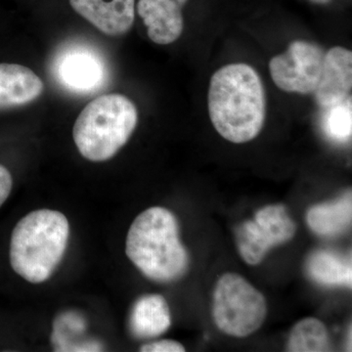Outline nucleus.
<instances>
[{
	"label": "nucleus",
	"mask_w": 352,
	"mask_h": 352,
	"mask_svg": "<svg viewBox=\"0 0 352 352\" xmlns=\"http://www.w3.org/2000/svg\"><path fill=\"white\" fill-rule=\"evenodd\" d=\"M208 113L214 129L230 142L252 141L263 129L265 94L261 76L247 64H230L212 75Z\"/></svg>",
	"instance_id": "nucleus-1"
},
{
	"label": "nucleus",
	"mask_w": 352,
	"mask_h": 352,
	"mask_svg": "<svg viewBox=\"0 0 352 352\" xmlns=\"http://www.w3.org/2000/svg\"><path fill=\"white\" fill-rule=\"evenodd\" d=\"M126 252L144 276L159 283L175 282L188 270V252L180 242L177 220L164 208H148L134 219Z\"/></svg>",
	"instance_id": "nucleus-2"
},
{
	"label": "nucleus",
	"mask_w": 352,
	"mask_h": 352,
	"mask_svg": "<svg viewBox=\"0 0 352 352\" xmlns=\"http://www.w3.org/2000/svg\"><path fill=\"white\" fill-rule=\"evenodd\" d=\"M69 237V221L62 212L47 208L30 212L14 227L11 267L30 283L47 281L64 258Z\"/></svg>",
	"instance_id": "nucleus-3"
},
{
	"label": "nucleus",
	"mask_w": 352,
	"mask_h": 352,
	"mask_svg": "<svg viewBox=\"0 0 352 352\" xmlns=\"http://www.w3.org/2000/svg\"><path fill=\"white\" fill-rule=\"evenodd\" d=\"M138 122V109L126 96L102 95L89 102L78 115L74 124V141L88 161L106 162L126 144Z\"/></svg>",
	"instance_id": "nucleus-4"
},
{
	"label": "nucleus",
	"mask_w": 352,
	"mask_h": 352,
	"mask_svg": "<svg viewBox=\"0 0 352 352\" xmlns=\"http://www.w3.org/2000/svg\"><path fill=\"white\" fill-rule=\"evenodd\" d=\"M215 325L231 337L245 338L263 326L267 305L261 292L245 278L226 273L219 278L214 293Z\"/></svg>",
	"instance_id": "nucleus-5"
},
{
	"label": "nucleus",
	"mask_w": 352,
	"mask_h": 352,
	"mask_svg": "<svg viewBox=\"0 0 352 352\" xmlns=\"http://www.w3.org/2000/svg\"><path fill=\"white\" fill-rule=\"evenodd\" d=\"M296 231V223L284 206H267L236 230L238 250L245 263L256 265L273 247L293 239Z\"/></svg>",
	"instance_id": "nucleus-6"
},
{
	"label": "nucleus",
	"mask_w": 352,
	"mask_h": 352,
	"mask_svg": "<svg viewBox=\"0 0 352 352\" xmlns=\"http://www.w3.org/2000/svg\"><path fill=\"white\" fill-rule=\"evenodd\" d=\"M325 53L318 44L296 41L288 50L271 59L270 76L286 92L314 94L320 82Z\"/></svg>",
	"instance_id": "nucleus-7"
},
{
	"label": "nucleus",
	"mask_w": 352,
	"mask_h": 352,
	"mask_svg": "<svg viewBox=\"0 0 352 352\" xmlns=\"http://www.w3.org/2000/svg\"><path fill=\"white\" fill-rule=\"evenodd\" d=\"M58 82L76 94L99 91L108 80V69L96 50L74 44L60 51L53 64Z\"/></svg>",
	"instance_id": "nucleus-8"
},
{
	"label": "nucleus",
	"mask_w": 352,
	"mask_h": 352,
	"mask_svg": "<svg viewBox=\"0 0 352 352\" xmlns=\"http://www.w3.org/2000/svg\"><path fill=\"white\" fill-rule=\"evenodd\" d=\"M72 12L98 31L120 36L131 31L136 16V0H64Z\"/></svg>",
	"instance_id": "nucleus-9"
},
{
	"label": "nucleus",
	"mask_w": 352,
	"mask_h": 352,
	"mask_svg": "<svg viewBox=\"0 0 352 352\" xmlns=\"http://www.w3.org/2000/svg\"><path fill=\"white\" fill-rule=\"evenodd\" d=\"M188 0H136V13L147 27L153 43H175L184 30L183 8Z\"/></svg>",
	"instance_id": "nucleus-10"
},
{
	"label": "nucleus",
	"mask_w": 352,
	"mask_h": 352,
	"mask_svg": "<svg viewBox=\"0 0 352 352\" xmlns=\"http://www.w3.org/2000/svg\"><path fill=\"white\" fill-rule=\"evenodd\" d=\"M352 87V52L336 46L324 58L320 82L315 90L319 105L330 108L346 101Z\"/></svg>",
	"instance_id": "nucleus-11"
},
{
	"label": "nucleus",
	"mask_w": 352,
	"mask_h": 352,
	"mask_svg": "<svg viewBox=\"0 0 352 352\" xmlns=\"http://www.w3.org/2000/svg\"><path fill=\"white\" fill-rule=\"evenodd\" d=\"M43 89V80L31 69L20 64L0 63V110L32 103Z\"/></svg>",
	"instance_id": "nucleus-12"
},
{
	"label": "nucleus",
	"mask_w": 352,
	"mask_h": 352,
	"mask_svg": "<svg viewBox=\"0 0 352 352\" xmlns=\"http://www.w3.org/2000/svg\"><path fill=\"white\" fill-rule=\"evenodd\" d=\"M170 325V307L164 296H141L131 308L129 327L136 339H154L166 333Z\"/></svg>",
	"instance_id": "nucleus-13"
},
{
	"label": "nucleus",
	"mask_w": 352,
	"mask_h": 352,
	"mask_svg": "<svg viewBox=\"0 0 352 352\" xmlns=\"http://www.w3.org/2000/svg\"><path fill=\"white\" fill-rule=\"evenodd\" d=\"M351 194L347 193L333 203L314 206L308 210L307 224L312 231L321 236L339 235L351 224Z\"/></svg>",
	"instance_id": "nucleus-14"
},
{
	"label": "nucleus",
	"mask_w": 352,
	"mask_h": 352,
	"mask_svg": "<svg viewBox=\"0 0 352 352\" xmlns=\"http://www.w3.org/2000/svg\"><path fill=\"white\" fill-rule=\"evenodd\" d=\"M310 276L319 284L326 286L351 287V258L329 251L315 252L307 263Z\"/></svg>",
	"instance_id": "nucleus-15"
},
{
	"label": "nucleus",
	"mask_w": 352,
	"mask_h": 352,
	"mask_svg": "<svg viewBox=\"0 0 352 352\" xmlns=\"http://www.w3.org/2000/svg\"><path fill=\"white\" fill-rule=\"evenodd\" d=\"M287 349L292 352L331 351L326 326L318 319L312 317L298 322L289 335Z\"/></svg>",
	"instance_id": "nucleus-16"
},
{
	"label": "nucleus",
	"mask_w": 352,
	"mask_h": 352,
	"mask_svg": "<svg viewBox=\"0 0 352 352\" xmlns=\"http://www.w3.org/2000/svg\"><path fill=\"white\" fill-rule=\"evenodd\" d=\"M351 98L342 103L327 108L323 120L324 131L333 141L346 142L351 138L352 110Z\"/></svg>",
	"instance_id": "nucleus-17"
},
{
	"label": "nucleus",
	"mask_w": 352,
	"mask_h": 352,
	"mask_svg": "<svg viewBox=\"0 0 352 352\" xmlns=\"http://www.w3.org/2000/svg\"><path fill=\"white\" fill-rule=\"evenodd\" d=\"M140 351L143 352H183L184 346L178 342L173 340H163L159 342H150L141 346Z\"/></svg>",
	"instance_id": "nucleus-18"
},
{
	"label": "nucleus",
	"mask_w": 352,
	"mask_h": 352,
	"mask_svg": "<svg viewBox=\"0 0 352 352\" xmlns=\"http://www.w3.org/2000/svg\"><path fill=\"white\" fill-rule=\"evenodd\" d=\"M13 187V178L10 171L0 164V208L6 203Z\"/></svg>",
	"instance_id": "nucleus-19"
},
{
	"label": "nucleus",
	"mask_w": 352,
	"mask_h": 352,
	"mask_svg": "<svg viewBox=\"0 0 352 352\" xmlns=\"http://www.w3.org/2000/svg\"><path fill=\"white\" fill-rule=\"evenodd\" d=\"M310 1L317 4H327L331 0H310Z\"/></svg>",
	"instance_id": "nucleus-20"
}]
</instances>
